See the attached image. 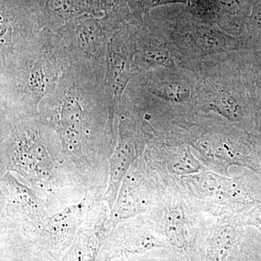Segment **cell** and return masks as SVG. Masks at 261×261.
<instances>
[{
  "label": "cell",
  "instance_id": "6da1fadb",
  "mask_svg": "<svg viewBox=\"0 0 261 261\" xmlns=\"http://www.w3.org/2000/svg\"><path fill=\"white\" fill-rule=\"evenodd\" d=\"M39 112L56 130L67 162L86 190H106L118 121L110 116L105 82L69 65Z\"/></svg>",
  "mask_w": 261,
  "mask_h": 261
},
{
  "label": "cell",
  "instance_id": "7a4b0ae2",
  "mask_svg": "<svg viewBox=\"0 0 261 261\" xmlns=\"http://www.w3.org/2000/svg\"><path fill=\"white\" fill-rule=\"evenodd\" d=\"M2 174L10 172L58 211L87 194L56 130L38 111L1 116Z\"/></svg>",
  "mask_w": 261,
  "mask_h": 261
},
{
  "label": "cell",
  "instance_id": "3957f363",
  "mask_svg": "<svg viewBox=\"0 0 261 261\" xmlns=\"http://www.w3.org/2000/svg\"><path fill=\"white\" fill-rule=\"evenodd\" d=\"M198 70L187 65L141 72L127 86L118 113L130 115L151 137L186 132L198 123Z\"/></svg>",
  "mask_w": 261,
  "mask_h": 261
},
{
  "label": "cell",
  "instance_id": "277c9868",
  "mask_svg": "<svg viewBox=\"0 0 261 261\" xmlns=\"http://www.w3.org/2000/svg\"><path fill=\"white\" fill-rule=\"evenodd\" d=\"M69 66L61 37L48 29L0 59V114L35 113Z\"/></svg>",
  "mask_w": 261,
  "mask_h": 261
},
{
  "label": "cell",
  "instance_id": "5b68a950",
  "mask_svg": "<svg viewBox=\"0 0 261 261\" xmlns=\"http://www.w3.org/2000/svg\"><path fill=\"white\" fill-rule=\"evenodd\" d=\"M198 73L201 120H217L253 132V107L240 72L238 51L205 58Z\"/></svg>",
  "mask_w": 261,
  "mask_h": 261
},
{
  "label": "cell",
  "instance_id": "8992f818",
  "mask_svg": "<svg viewBox=\"0 0 261 261\" xmlns=\"http://www.w3.org/2000/svg\"><path fill=\"white\" fill-rule=\"evenodd\" d=\"M185 136L207 170L230 176L231 168H245L261 176V136L214 119L201 120Z\"/></svg>",
  "mask_w": 261,
  "mask_h": 261
},
{
  "label": "cell",
  "instance_id": "52a82bcc",
  "mask_svg": "<svg viewBox=\"0 0 261 261\" xmlns=\"http://www.w3.org/2000/svg\"><path fill=\"white\" fill-rule=\"evenodd\" d=\"M173 184L202 211L214 216H243L261 202V176L247 168L230 176L205 170Z\"/></svg>",
  "mask_w": 261,
  "mask_h": 261
},
{
  "label": "cell",
  "instance_id": "ba28073f",
  "mask_svg": "<svg viewBox=\"0 0 261 261\" xmlns=\"http://www.w3.org/2000/svg\"><path fill=\"white\" fill-rule=\"evenodd\" d=\"M178 261H199L201 243L211 214L176 184L166 187L159 202L146 213Z\"/></svg>",
  "mask_w": 261,
  "mask_h": 261
},
{
  "label": "cell",
  "instance_id": "9c48e42d",
  "mask_svg": "<svg viewBox=\"0 0 261 261\" xmlns=\"http://www.w3.org/2000/svg\"><path fill=\"white\" fill-rule=\"evenodd\" d=\"M128 23L114 14L101 18L84 14L56 32L61 37L70 66L105 82L108 44L113 34Z\"/></svg>",
  "mask_w": 261,
  "mask_h": 261
},
{
  "label": "cell",
  "instance_id": "30bf717a",
  "mask_svg": "<svg viewBox=\"0 0 261 261\" xmlns=\"http://www.w3.org/2000/svg\"><path fill=\"white\" fill-rule=\"evenodd\" d=\"M150 18L177 48L185 63L193 69L198 70L202 62L208 57L244 49L243 42L238 38L200 20L177 18L162 10Z\"/></svg>",
  "mask_w": 261,
  "mask_h": 261
},
{
  "label": "cell",
  "instance_id": "8fae6325",
  "mask_svg": "<svg viewBox=\"0 0 261 261\" xmlns=\"http://www.w3.org/2000/svg\"><path fill=\"white\" fill-rule=\"evenodd\" d=\"M1 203V231L24 238L46 217L59 211L10 172L2 174Z\"/></svg>",
  "mask_w": 261,
  "mask_h": 261
},
{
  "label": "cell",
  "instance_id": "7c38bea8",
  "mask_svg": "<svg viewBox=\"0 0 261 261\" xmlns=\"http://www.w3.org/2000/svg\"><path fill=\"white\" fill-rule=\"evenodd\" d=\"M159 173L142 156L125 175L111 211L108 224L111 231L125 220L149 212L166 192Z\"/></svg>",
  "mask_w": 261,
  "mask_h": 261
},
{
  "label": "cell",
  "instance_id": "4fadbf2b",
  "mask_svg": "<svg viewBox=\"0 0 261 261\" xmlns=\"http://www.w3.org/2000/svg\"><path fill=\"white\" fill-rule=\"evenodd\" d=\"M104 195L101 191L89 192L80 202L48 216L25 238L61 261L86 216L102 202Z\"/></svg>",
  "mask_w": 261,
  "mask_h": 261
},
{
  "label": "cell",
  "instance_id": "5bb4252c",
  "mask_svg": "<svg viewBox=\"0 0 261 261\" xmlns=\"http://www.w3.org/2000/svg\"><path fill=\"white\" fill-rule=\"evenodd\" d=\"M143 157L159 173L166 187L183 176L207 170L194 154L185 132L152 135Z\"/></svg>",
  "mask_w": 261,
  "mask_h": 261
},
{
  "label": "cell",
  "instance_id": "9a60e30c",
  "mask_svg": "<svg viewBox=\"0 0 261 261\" xmlns=\"http://www.w3.org/2000/svg\"><path fill=\"white\" fill-rule=\"evenodd\" d=\"M168 249L147 214L121 221L113 228L99 251L97 261H118L147 252Z\"/></svg>",
  "mask_w": 261,
  "mask_h": 261
},
{
  "label": "cell",
  "instance_id": "2e32d148",
  "mask_svg": "<svg viewBox=\"0 0 261 261\" xmlns=\"http://www.w3.org/2000/svg\"><path fill=\"white\" fill-rule=\"evenodd\" d=\"M117 120L116 145L109 160L107 189L102 200L111 211L116 202L123 178L133 163L144 155L151 138L145 127L134 117L118 113Z\"/></svg>",
  "mask_w": 261,
  "mask_h": 261
},
{
  "label": "cell",
  "instance_id": "e0dca14e",
  "mask_svg": "<svg viewBox=\"0 0 261 261\" xmlns=\"http://www.w3.org/2000/svg\"><path fill=\"white\" fill-rule=\"evenodd\" d=\"M136 44L134 27L125 23L113 34L106 58L105 84L110 116L117 120L122 98L130 80L140 73L135 63Z\"/></svg>",
  "mask_w": 261,
  "mask_h": 261
},
{
  "label": "cell",
  "instance_id": "ac0fdd59",
  "mask_svg": "<svg viewBox=\"0 0 261 261\" xmlns=\"http://www.w3.org/2000/svg\"><path fill=\"white\" fill-rule=\"evenodd\" d=\"M130 23L135 34V63L140 73L178 65L188 66L177 48L150 16L145 17L142 21Z\"/></svg>",
  "mask_w": 261,
  "mask_h": 261
},
{
  "label": "cell",
  "instance_id": "d6986e66",
  "mask_svg": "<svg viewBox=\"0 0 261 261\" xmlns=\"http://www.w3.org/2000/svg\"><path fill=\"white\" fill-rule=\"evenodd\" d=\"M0 59L42 30L35 0H0Z\"/></svg>",
  "mask_w": 261,
  "mask_h": 261
},
{
  "label": "cell",
  "instance_id": "ffe728a7",
  "mask_svg": "<svg viewBox=\"0 0 261 261\" xmlns=\"http://www.w3.org/2000/svg\"><path fill=\"white\" fill-rule=\"evenodd\" d=\"M111 209L104 201L94 206L84 219L61 261H97L111 228Z\"/></svg>",
  "mask_w": 261,
  "mask_h": 261
},
{
  "label": "cell",
  "instance_id": "44dd1931",
  "mask_svg": "<svg viewBox=\"0 0 261 261\" xmlns=\"http://www.w3.org/2000/svg\"><path fill=\"white\" fill-rule=\"evenodd\" d=\"M246 228L241 216L211 214L201 243L199 261H227Z\"/></svg>",
  "mask_w": 261,
  "mask_h": 261
},
{
  "label": "cell",
  "instance_id": "7402d4cb",
  "mask_svg": "<svg viewBox=\"0 0 261 261\" xmlns=\"http://www.w3.org/2000/svg\"><path fill=\"white\" fill-rule=\"evenodd\" d=\"M42 29L56 32L72 19L87 14V0H35Z\"/></svg>",
  "mask_w": 261,
  "mask_h": 261
},
{
  "label": "cell",
  "instance_id": "603a6c76",
  "mask_svg": "<svg viewBox=\"0 0 261 261\" xmlns=\"http://www.w3.org/2000/svg\"><path fill=\"white\" fill-rule=\"evenodd\" d=\"M240 72L251 98L254 114L253 132L261 136V64L248 49L238 51Z\"/></svg>",
  "mask_w": 261,
  "mask_h": 261
},
{
  "label": "cell",
  "instance_id": "cb8c5ba5",
  "mask_svg": "<svg viewBox=\"0 0 261 261\" xmlns=\"http://www.w3.org/2000/svg\"><path fill=\"white\" fill-rule=\"evenodd\" d=\"M257 240L255 231L247 226L227 261H261V248Z\"/></svg>",
  "mask_w": 261,
  "mask_h": 261
},
{
  "label": "cell",
  "instance_id": "d4e9b609",
  "mask_svg": "<svg viewBox=\"0 0 261 261\" xmlns=\"http://www.w3.org/2000/svg\"><path fill=\"white\" fill-rule=\"evenodd\" d=\"M87 3L89 14L97 18L114 13L129 23L133 20L126 0H87Z\"/></svg>",
  "mask_w": 261,
  "mask_h": 261
},
{
  "label": "cell",
  "instance_id": "484cf974",
  "mask_svg": "<svg viewBox=\"0 0 261 261\" xmlns=\"http://www.w3.org/2000/svg\"><path fill=\"white\" fill-rule=\"evenodd\" d=\"M1 261H58L53 255L34 245H20L8 249Z\"/></svg>",
  "mask_w": 261,
  "mask_h": 261
},
{
  "label": "cell",
  "instance_id": "4316f807",
  "mask_svg": "<svg viewBox=\"0 0 261 261\" xmlns=\"http://www.w3.org/2000/svg\"><path fill=\"white\" fill-rule=\"evenodd\" d=\"M135 21H142L144 16H150V11L159 7L176 3H186L187 0H126Z\"/></svg>",
  "mask_w": 261,
  "mask_h": 261
},
{
  "label": "cell",
  "instance_id": "83f0119b",
  "mask_svg": "<svg viewBox=\"0 0 261 261\" xmlns=\"http://www.w3.org/2000/svg\"><path fill=\"white\" fill-rule=\"evenodd\" d=\"M118 261H178L177 257L171 250L160 249L143 255L128 257Z\"/></svg>",
  "mask_w": 261,
  "mask_h": 261
},
{
  "label": "cell",
  "instance_id": "f1b7e54d",
  "mask_svg": "<svg viewBox=\"0 0 261 261\" xmlns=\"http://www.w3.org/2000/svg\"><path fill=\"white\" fill-rule=\"evenodd\" d=\"M242 218L245 226L255 228L261 234V202Z\"/></svg>",
  "mask_w": 261,
  "mask_h": 261
}]
</instances>
